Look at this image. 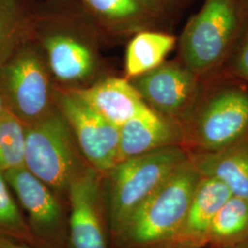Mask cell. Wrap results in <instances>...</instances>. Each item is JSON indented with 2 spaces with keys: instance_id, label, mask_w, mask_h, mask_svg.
<instances>
[{
  "instance_id": "obj_22",
  "label": "cell",
  "mask_w": 248,
  "mask_h": 248,
  "mask_svg": "<svg viewBox=\"0 0 248 248\" xmlns=\"http://www.w3.org/2000/svg\"><path fill=\"white\" fill-rule=\"evenodd\" d=\"M228 58L232 76L248 83V19Z\"/></svg>"
},
{
  "instance_id": "obj_23",
  "label": "cell",
  "mask_w": 248,
  "mask_h": 248,
  "mask_svg": "<svg viewBox=\"0 0 248 248\" xmlns=\"http://www.w3.org/2000/svg\"><path fill=\"white\" fill-rule=\"evenodd\" d=\"M151 3L163 12L165 15L169 10L179 7L190 0H149Z\"/></svg>"
},
{
  "instance_id": "obj_11",
  "label": "cell",
  "mask_w": 248,
  "mask_h": 248,
  "mask_svg": "<svg viewBox=\"0 0 248 248\" xmlns=\"http://www.w3.org/2000/svg\"><path fill=\"white\" fill-rule=\"evenodd\" d=\"M129 81L146 106L177 124L194 105L202 86V78L180 61L164 62Z\"/></svg>"
},
{
  "instance_id": "obj_3",
  "label": "cell",
  "mask_w": 248,
  "mask_h": 248,
  "mask_svg": "<svg viewBox=\"0 0 248 248\" xmlns=\"http://www.w3.org/2000/svg\"><path fill=\"white\" fill-rule=\"evenodd\" d=\"M188 153L221 150L248 137V88L232 81L203 83L179 124Z\"/></svg>"
},
{
  "instance_id": "obj_18",
  "label": "cell",
  "mask_w": 248,
  "mask_h": 248,
  "mask_svg": "<svg viewBox=\"0 0 248 248\" xmlns=\"http://www.w3.org/2000/svg\"><path fill=\"white\" fill-rule=\"evenodd\" d=\"M32 19L23 0H0V65L31 40Z\"/></svg>"
},
{
  "instance_id": "obj_25",
  "label": "cell",
  "mask_w": 248,
  "mask_h": 248,
  "mask_svg": "<svg viewBox=\"0 0 248 248\" xmlns=\"http://www.w3.org/2000/svg\"><path fill=\"white\" fill-rule=\"evenodd\" d=\"M239 1L240 8L245 18L248 19V0H238Z\"/></svg>"
},
{
  "instance_id": "obj_21",
  "label": "cell",
  "mask_w": 248,
  "mask_h": 248,
  "mask_svg": "<svg viewBox=\"0 0 248 248\" xmlns=\"http://www.w3.org/2000/svg\"><path fill=\"white\" fill-rule=\"evenodd\" d=\"M26 126L11 111L0 116V171L24 167Z\"/></svg>"
},
{
  "instance_id": "obj_17",
  "label": "cell",
  "mask_w": 248,
  "mask_h": 248,
  "mask_svg": "<svg viewBox=\"0 0 248 248\" xmlns=\"http://www.w3.org/2000/svg\"><path fill=\"white\" fill-rule=\"evenodd\" d=\"M176 42V37L154 30L135 33L127 46L124 78L133 79L158 67L174 49Z\"/></svg>"
},
{
  "instance_id": "obj_7",
  "label": "cell",
  "mask_w": 248,
  "mask_h": 248,
  "mask_svg": "<svg viewBox=\"0 0 248 248\" xmlns=\"http://www.w3.org/2000/svg\"><path fill=\"white\" fill-rule=\"evenodd\" d=\"M55 89L42 53L31 40L0 65V93L9 111L25 125L55 107Z\"/></svg>"
},
{
  "instance_id": "obj_10",
  "label": "cell",
  "mask_w": 248,
  "mask_h": 248,
  "mask_svg": "<svg viewBox=\"0 0 248 248\" xmlns=\"http://www.w3.org/2000/svg\"><path fill=\"white\" fill-rule=\"evenodd\" d=\"M66 248H110L102 175L89 167L69 186Z\"/></svg>"
},
{
  "instance_id": "obj_1",
  "label": "cell",
  "mask_w": 248,
  "mask_h": 248,
  "mask_svg": "<svg viewBox=\"0 0 248 248\" xmlns=\"http://www.w3.org/2000/svg\"><path fill=\"white\" fill-rule=\"evenodd\" d=\"M99 27L83 8L55 1L33 11L31 41L42 53L55 88L86 89L103 77Z\"/></svg>"
},
{
  "instance_id": "obj_9",
  "label": "cell",
  "mask_w": 248,
  "mask_h": 248,
  "mask_svg": "<svg viewBox=\"0 0 248 248\" xmlns=\"http://www.w3.org/2000/svg\"><path fill=\"white\" fill-rule=\"evenodd\" d=\"M54 98L86 162L101 175L106 174L118 162L120 128L72 91L55 89Z\"/></svg>"
},
{
  "instance_id": "obj_14",
  "label": "cell",
  "mask_w": 248,
  "mask_h": 248,
  "mask_svg": "<svg viewBox=\"0 0 248 248\" xmlns=\"http://www.w3.org/2000/svg\"><path fill=\"white\" fill-rule=\"evenodd\" d=\"M72 92L119 128L149 108L125 78H102L86 89Z\"/></svg>"
},
{
  "instance_id": "obj_5",
  "label": "cell",
  "mask_w": 248,
  "mask_h": 248,
  "mask_svg": "<svg viewBox=\"0 0 248 248\" xmlns=\"http://www.w3.org/2000/svg\"><path fill=\"white\" fill-rule=\"evenodd\" d=\"M247 22L238 0H205L179 38V59L200 78L229 57Z\"/></svg>"
},
{
  "instance_id": "obj_12",
  "label": "cell",
  "mask_w": 248,
  "mask_h": 248,
  "mask_svg": "<svg viewBox=\"0 0 248 248\" xmlns=\"http://www.w3.org/2000/svg\"><path fill=\"white\" fill-rule=\"evenodd\" d=\"M231 196L229 188L220 180L202 176L191 198L184 222L171 245L206 248L213 221Z\"/></svg>"
},
{
  "instance_id": "obj_16",
  "label": "cell",
  "mask_w": 248,
  "mask_h": 248,
  "mask_svg": "<svg viewBox=\"0 0 248 248\" xmlns=\"http://www.w3.org/2000/svg\"><path fill=\"white\" fill-rule=\"evenodd\" d=\"M188 157L202 176L220 180L232 195L248 200V137L221 150L188 153Z\"/></svg>"
},
{
  "instance_id": "obj_6",
  "label": "cell",
  "mask_w": 248,
  "mask_h": 248,
  "mask_svg": "<svg viewBox=\"0 0 248 248\" xmlns=\"http://www.w3.org/2000/svg\"><path fill=\"white\" fill-rule=\"evenodd\" d=\"M24 167L67 205L72 182L88 169L74 134L57 107L27 124Z\"/></svg>"
},
{
  "instance_id": "obj_28",
  "label": "cell",
  "mask_w": 248,
  "mask_h": 248,
  "mask_svg": "<svg viewBox=\"0 0 248 248\" xmlns=\"http://www.w3.org/2000/svg\"><path fill=\"white\" fill-rule=\"evenodd\" d=\"M185 248V247H180V246H174V245H170V246H168V247H166V248ZM208 248V247H206V248Z\"/></svg>"
},
{
  "instance_id": "obj_13",
  "label": "cell",
  "mask_w": 248,
  "mask_h": 248,
  "mask_svg": "<svg viewBox=\"0 0 248 248\" xmlns=\"http://www.w3.org/2000/svg\"><path fill=\"white\" fill-rule=\"evenodd\" d=\"M174 145L183 146L179 124L148 108L120 127L118 162Z\"/></svg>"
},
{
  "instance_id": "obj_8",
  "label": "cell",
  "mask_w": 248,
  "mask_h": 248,
  "mask_svg": "<svg viewBox=\"0 0 248 248\" xmlns=\"http://www.w3.org/2000/svg\"><path fill=\"white\" fill-rule=\"evenodd\" d=\"M41 248H66L67 205L25 167L3 172Z\"/></svg>"
},
{
  "instance_id": "obj_4",
  "label": "cell",
  "mask_w": 248,
  "mask_h": 248,
  "mask_svg": "<svg viewBox=\"0 0 248 248\" xmlns=\"http://www.w3.org/2000/svg\"><path fill=\"white\" fill-rule=\"evenodd\" d=\"M187 158L188 152L183 146H169L120 161L102 175L110 236Z\"/></svg>"
},
{
  "instance_id": "obj_26",
  "label": "cell",
  "mask_w": 248,
  "mask_h": 248,
  "mask_svg": "<svg viewBox=\"0 0 248 248\" xmlns=\"http://www.w3.org/2000/svg\"><path fill=\"white\" fill-rule=\"evenodd\" d=\"M9 110V107L7 104V101L5 98L3 97V95L0 93V116L2 115L3 113H5L6 111Z\"/></svg>"
},
{
  "instance_id": "obj_2",
  "label": "cell",
  "mask_w": 248,
  "mask_h": 248,
  "mask_svg": "<svg viewBox=\"0 0 248 248\" xmlns=\"http://www.w3.org/2000/svg\"><path fill=\"white\" fill-rule=\"evenodd\" d=\"M201 177L188 157L125 219L110 236V248H163L171 245Z\"/></svg>"
},
{
  "instance_id": "obj_20",
  "label": "cell",
  "mask_w": 248,
  "mask_h": 248,
  "mask_svg": "<svg viewBox=\"0 0 248 248\" xmlns=\"http://www.w3.org/2000/svg\"><path fill=\"white\" fill-rule=\"evenodd\" d=\"M0 236L41 248L0 171Z\"/></svg>"
},
{
  "instance_id": "obj_27",
  "label": "cell",
  "mask_w": 248,
  "mask_h": 248,
  "mask_svg": "<svg viewBox=\"0 0 248 248\" xmlns=\"http://www.w3.org/2000/svg\"><path fill=\"white\" fill-rule=\"evenodd\" d=\"M224 248H248V240L243 241V242L238 243V244H235V245H232V246Z\"/></svg>"
},
{
  "instance_id": "obj_19",
  "label": "cell",
  "mask_w": 248,
  "mask_h": 248,
  "mask_svg": "<svg viewBox=\"0 0 248 248\" xmlns=\"http://www.w3.org/2000/svg\"><path fill=\"white\" fill-rule=\"evenodd\" d=\"M248 240V200L231 196L213 221L207 247L224 248Z\"/></svg>"
},
{
  "instance_id": "obj_15",
  "label": "cell",
  "mask_w": 248,
  "mask_h": 248,
  "mask_svg": "<svg viewBox=\"0 0 248 248\" xmlns=\"http://www.w3.org/2000/svg\"><path fill=\"white\" fill-rule=\"evenodd\" d=\"M100 29L115 34L153 30L165 14L149 0H81Z\"/></svg>"
},
{
  "instance_id": "obj_24",
  "label": "cell",
  "mask_w": 248,
  "mask_h": 248,
  "mask_svg": "<svg viewBox=\"0 0 248 248\" xmlns=\"http://www.w3.org/2000/svg\"><path fill=\"white\" fill-rule=\"evenodd\" d=\"M0 248H34L16 240L0 236Z\"/></svg>"
}]
</instances>
